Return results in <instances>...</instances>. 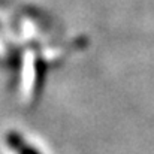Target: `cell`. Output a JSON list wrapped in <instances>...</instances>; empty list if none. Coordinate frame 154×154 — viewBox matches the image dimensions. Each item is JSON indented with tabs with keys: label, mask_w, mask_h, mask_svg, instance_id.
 Listing matches in <instances>:
<instances>
[{
	"label": "cell",
	"mask_w": 154,
	"mask_h": 154,
	"mask_svg": "<svg viewBox=\"0 0 154 154\" xmlns=\"http://www.w3.org/2000/svg\"><path fill=\"white\" fill-rule=\"evenodd\" d=\"M6 144L9 145L11 150L17 151V154H41L38 148L29 145V144L21 138V135L17 133V132H9V133H8V136H6Z\"/></svg>",
	"instance_id": "1"
}]
</instances>
